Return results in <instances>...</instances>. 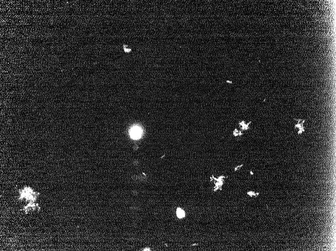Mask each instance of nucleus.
I'll use <instances>...</instances> for the list:
<instances>
[{
	"instance_id": "obj_3",
	"label": "nucleus",
	"mask_w": 336,
	"mask_h": 251,
	"mask_svg": "<svg viewBox=\"0 0 336 251\" xmlns=\"http://www.w3.org/2000/svg\"><path fill=\"white\" fill-rule=\"evenodd\" d=\"M37 207H39L38 204L34 203V202H30L29 204L24 208V211L26 214L31 210H36Z\"/></svg>"
},
{
	"instance_id": "obj_1",
	"label": "nucleus",
	"mask_w": 336,
	"mask_h": 251,
	"mask_svg": "<svg viewBox=\"0 0 336 251\" xmlns=\"http://www.w3.org/2000/svg\"><path fill=\"white\" fill-rule=\"evenodd\" d=\"M39 195V193L34 192L33 190L30 187H25L22 190H20L19 200H25L26 202L34 203L36 202Z\"/></svg>"
},
{
	"instance_id": "obj_4",
	"label": "nucleus",
	"mask_w": 336,
	"mask_h": 251,
	"mask_svg": "<svg viewBox=\"0 0 336 251\" xmlns=\"http://www.w3.org/2000/svg\"><path fill=\"white\" fill-rule=\"evenodd\" d=\"M177 215L179 219H182L185 216V212L181 208H178L177 210Z\"/></svg>"
},
{
	"instance_id": "obj_2",
	"label": "nucleus",
	"mask_w": 336,
	"mask_h": 251,
	"mask_svg": "<svg viewBox=\"0 0 336 251\" xmlns=\"http://www.w3.org/2000/svg\"><path fill=\"white\" fill-rule=\"evenodd\" d=\"M141 135V129L139 127H134L131 129L130 131V136L133 139H137L139 138Z\"/></svg>"
}]
</instances>
